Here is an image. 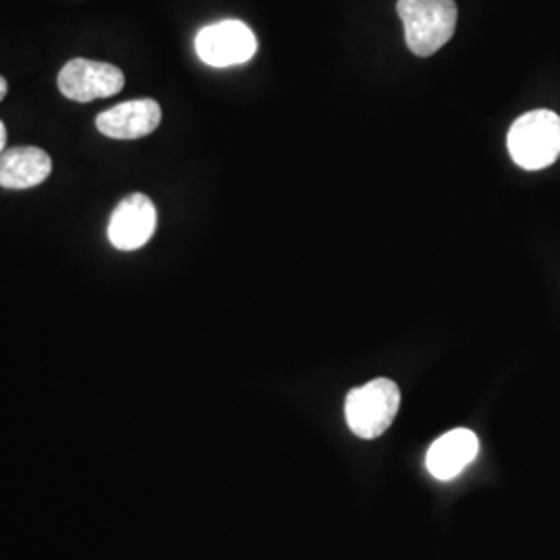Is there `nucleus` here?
I'll return each instance as SVG.
<instances>
[{"label":"nucleus","mask_w":560,"mask_h":560,"mask_svg":"<svg viewBox=\"0 0 560 560\" xmlns=\"http://www.w3.org/2000/svg\"><path fill=\"white\" fill-rule=\"evenodd\" d=\"M478 453H480L478 436L467 428H457L446 432L430 446L425 455V465L434 478L453 480L476 460Z\"/></svg>","instance_id":"6e6552de"},{"label":"nucleus","mask_w":560,"mask_h":560,"mask_svg":"<svg viewBox=\"0 0 560 560\" xmlns=\"http://www.w3.org/2000/svg\"><path fill=\"white\" fill-rule=\"evenodd\" d=\"M509 154L525 171H541L560 156V117L552 110H532L513 122Z\"/></svg>","instance_id":"f03ea898"},{"label":"nucleus","mask_w":560,"mask_h":560,"mask_svg":"<svg viewBox=\"0 0 560 560\" xmlns=\"http://www.w3.org/2000/svg\"><path fill=\"white\" fill-rule=\"evenodd\" d=\"M397 13L405 25V42L418 57H432L453 38L457 27L455 0H399Z\"/></svg>","instance_id":"f257e3e1"},{"label":"nucleus","mask_w":560,"mask_h":560,"mask_svg":"<svg viewBox=\"0 0 560 560\" xmlns=\"http://www.w3.org/2000/svg\"><path fill=\"white\" fill-rule=\"evenodd\" d=\"M52 173L50 156L34 145L11 148L0 154V187L32 189Z\"/></svg>","instance_id":"1a4fd4ad"},{"label":"nucleus","mask_w":560,"mask_h":560,"mask_svg":"<svg viewBox=\"0 0 560 560\" xmlns=\"http://www.w3.org/2000/svg\"><path fill=\"white\" fill-rule=\"evenodd\" d=\"M156 231V208L154 201L143 194H131L120 200L115 208L110 224H108V240L120 252L140 249L152 240Z\"/></svg>","instance_id":"423d86ee"},{"label":"nucleus","mask_w":560,"mask_h":560,"mask_svg":"<svg viewBox=\"0 0 560 560\" xmlns=\"http://www.w3.org/2000/svg\"><path fill=\"white\" fill-rule=\"evenodd\" d=\"M399 407V386L388 378H376L347 395L345 418L355 436L374 441L393 425Z\"/></svg>","instance_id":"7ed1b4c3"},{"label":"nucleus","mask_w":560,"mask_h":560,"mask_svg":"<svg viewBox=\"0 0 560 560\" xmlns=\"http://www.w3.org/2000/svg\"><path fill=\"white\" fill-rule=\"evenodd\" d=\"M125 75L119 67L101 60H69L59 73V90L65 98L92 102L119 94Z\"/></svg>","instance_id":"39448f33"},{"label":"nucleus","mask_w":560,"mask_h":560,"mask_svg":"<svg viewBox=\"0 0 560 560\" xmlns=\"http://www.w3.org/2000/svg\"><path fill=\"white\" fill-rule=\"evenodd\" d=\"M258 40L241 21L226 20L206 25L196 38V52L210 67H233L256 55Z\"/></svg>","instance_id":"20e7f679"},{"label":"nucleus","mask_w":560,"mask_h":560,"mask_svg":"<svg viewBox=\"0 0 560 560\" xmlns=\"http://www.w3.org/2000/svg\"><path fill=\"white\" fill-rule=\"evenodd\" d=\"M161 104L156 101H131L104 110L96 119L98 131L113 140H140L159 129Z\"/></svg>","instance_id":"0eeeda50"},{"label":"nucleus","mask_w":560,"mask_h":560,"mask_svg":"<svg viewBox=\"0 0 560 560\" xmlns=\"http://www.w3.org/2000/svg\"><path fill=\"white\" fill-rule=\"evenodd\" d=\"M4 143H7V129H4V125L0 120V154L4 152Z\"/></svg>","instance_id":"9d476101"},{"label":"nucleus","mask_w":560,"mask_h":560,"mask_svg":"<svg viewBox=\"0 0 560 560\" xmlns=\"http://www.w3.org/2000/svg\"><path fill=\"white\" fill-rule=\"evenodd\" d=\"M7 90H9V88H7V80L0 75V101L7 96Z\"/></svg>","instance_id":"9b49d317"}]
</instances>
